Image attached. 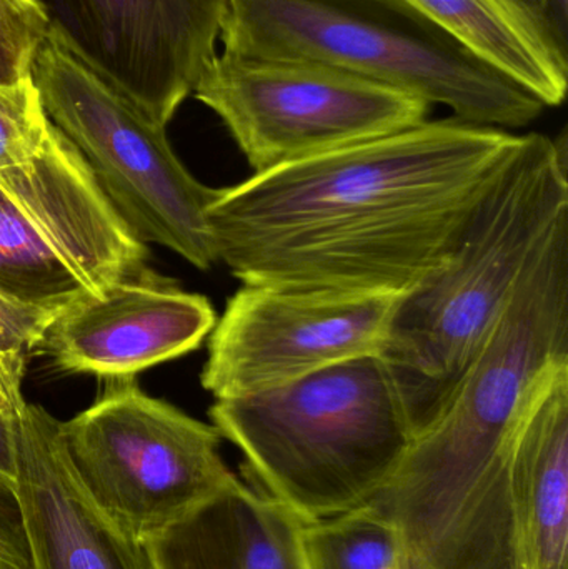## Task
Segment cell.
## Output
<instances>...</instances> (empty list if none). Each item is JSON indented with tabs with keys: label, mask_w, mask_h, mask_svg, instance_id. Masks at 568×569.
Returning a JSON list of instances; mask_svg holds the SVG:
<instances>
[{
	"label": "cell",
	"mask_w": 568,
	"mask_h": 569,
	"mask_svg": "<svg viewBox=\"0 0 568 569\" xmlns=\"http://www.w3.org/2000/svg\"><path fill=\"white\" fill-rule=\"evenodd\" d=\"M23 371L10 365L6 358L0 357V411L17 417L26 407L20 383H22Z\"/></svg>",
	"instance_id": "obj_24"
},
{
	"label": "cell",
	"mask_w": 568,
	"mask_h": 569,
	"mask_svg": "<svg viewBox=\"0 0 568 569\" xmlns=\"http://www.w3.org/2000/svg\"><path fill=\"white\" fill-rule=\"evenodd\" d=\"M16 488L36 569H147L142 545L90 498L73 470L62 421L26 403L17 415Z\"/></svg>",
	"instance_id": "obj_13"
},
{
	"label": "cell",
	"mask_w": 568,
	"mask_h": 569,
	"mask_svg": "<svg viewBox=\"0 0 568 569\" xmlns=\"http://www.w3.org/2000/svg\"><path fill=\"white\" fill-rule=\"evenodd\" d=\"M520 137L419 123L220 189L217 262L243 284L403 297L444 269Z\"/></svg>",
	"instance_id": "obj_1"
},
{
	"label": "cell",
	"mask_w": 568,
	"mask_h": 569,
	"mask_svg": "<svg viewBox=\"0 0 568 569\" xmlns=\"http://www.w3.org/2000/svg\"><path fill=\"white\" fill-rule=\"evenodd\" d=\"M32 80L50 122L86 160L132 232L209 270L217 257L207 209L220 189L203 186L183 167L166 127L49 32L33 59Z\"/></svg>",
	"instance_id": "obj_6"
},
{
	"label": "cell",
	"mask_w": 568,
	"mask_h": 569,
	"mask_svg": "<svg viewBox=\"0 0 568 569\" xmlns=\"http://www.w3.org/2000/svg\"><path fill=\"white\" fill-rule=\"evenodd\" d=\"M400 298L243 284L210 331L202 387L216 400L247 397L380 357Z\"/></svg>",
	"instance_id": "obj_9"
},
{
	"label": "cell",
	"mask_w": 568,
	"mask_h": 569,
	"mask_svg": "<svg viewBox=\"0 0 568 569\" xmlns=\"http://www.w3.org/2000/svg\"><path fill=\"white\" fill-rule=\"evenodd\" d=\"M568 370V227L517 287L442 413L370 501L429 569H517L509 467L517 435Z\"/></svg>",
	"instance_id": "obj_2"
},
{
	"label": "cell",
	"mask_w": 568,
	"mask_h": 569,
	"mask_svg": "<svg viewBox=\"0 0 568 569\" xmlns=\"http://www.w3.org/2000/svg\"><path fill=\"white\" fill-rule=\"evenodd\" d=\"M216 323L209 298L156 276L112 284L62 308L40 347L59 370L112 380L197 350Z\"/></svg>",
	"instance_id": "obj_11"
},
{
	"label": "cell",
	"mask_w": 568,
	"mask_h": 569,
	"mask_svg": "<svg viewBox=\"0 0 568 569\" xmlns=\"http://www.w3.org/2000/svg\"><path fill=\"white\" fill-rule=\"evenodd\" d=\"M0 569H36L16 483L0 475Z\"/></svg>",
	"instance_id": "obj_23"
},
{
	"label": "cell",
	"mask_w": 568,
	"mask_h": 569,
	"mask_svg": "<svg viewBox=\"0 0 568 569\" xmlns=\"http://www.w3.org/2000/svg\"><path fill=\"white\" fill-rule=\"evenodd\" d=\"M50 36L166 127L216 56L229 0H33Z\"/></svg>",
	"instance_id": "obj_10"
},
{
	"label": "cell",
	"mask_w": 568,
	"mask_h": 569,
	"mask_svg": "<svg viewBox=\"0 0 568 569\" xmlns=\"http://www.w3.org/2000/svg\"><path fill=\"white\" fill-rule=\"evenodd\" d=\"M549 56L568 70V0H506Z\"/></svg>",
	"instance_id": "obj_22"
},
{
	"label": "cell",
	"mask_w": 568,
	"mask_h": 569,
	"mask_svg": "<svg viewBox=\"0 0 568 569\" xmlns=\"http://www.w3.org/2000/svg\"><path fill=\"white\" fill-rule=\"evenodd\" d=\"M47 32L46 17L33 0H0V83L13 86L32 77Z\"/></svg>",
	"instance_id": "obj_20"
},
{
	"label": "cell",
	"mask_w": 568,
	"mask_h": 569,
	"mask_svg": "<svg viewBox=\"0 0 568 569\" xmlns=\"http://www.w3.org/2000/svg\"><path fill=\"white\" fill-rule=\"evenodd\" d=\"M307 569H429L402 530L372 505L302 527Z\"/></svg>",
	"instance_id": "obj_18"
},
{
	"label": "cell",
	"mask_w": 568,
	"mask_h": 569,
	"mask_svg": "<svg viewBox=\"0 0 568 569\" xmlns=\"http://www.w3.org/2000/svg\"><path fill=\"white\" fill-rule=\"evenodd\" d=\"M220 40L223 52L353 73L472 126L510 132L547 109L406 0H229Z\"/></svg>",
	"instance_id": "obj_5"
},
{
	"label": "cell",
	"mask_w": 568,
	"mask_h": 569,
	"mask_svg": "<svg viewBox=\"0 0 568 569\" xmlns=\"http://www.w3.org/2000/svg\"><path fill=\"white\" fill-rule=\"evenodd\" d=\"M0 183L93 293L156 277L147 270L146 243L52 122L39 153L22 166L0 170Z\"/></svg>",
	"instance_id": "obj_12"
},
{
	"label": "cell",
	"mask_w": 568,
	"mask_h": 569,
	"mask_svg": "<svg viewBox=\"0 0 568 569\" xmlns=\"http://www.w3.org/2000/svg\"><path fill=\"white\" fill-rule=\"evenodd\" d=\"M566 227V133H526L447 266L397 305L380 358L399 388L413 438L442 413L524 276Z\"/></svg>",
	"instance_id": "obj_3"
},
{
	"label": "cell",
	"mask_w": 568,
	"mask_h": 569,
	"mask_svg": "<svg viewBox=\"0 0 568 569\" xmlns=\"http://www.w3.org/2000/svg\"><path fill=\"white\" fill-rule=\"evenodd\" d=\"M56 315L0 293V357L26 370L27 355L42 345Z\"/></svg>",
	"instance_id": "obj_21"
},
{
	"label": "cell",
	"mask_w": 568,
	"mask_h": 569,
	"mask_svg": "<svg viewBox=\"0 0 568 569\" xmlns=\"http://www.w3.org/2000/svg\"><path fill=\"white\" fill-rule=\"evenodd\" d=\"M0 293L42 310L93 293L0 183Z\"/></svg>",
	"instance_id": "obj_17"
},
{
	"label": "cell",
	"mask_w": 568,
	"mask_h": 569,
	"mask_svg": "<svg viewBox=\"0 0 568 569\" xmlns=\"http://www.w3.org/2000/svg\"><path fill=\"white\" fill-rule=\"evenodd\" d=\"M209 417L242 451L253 487L307 523L370 505L413 441L399 388L380 357L216 400Z\"/></svg>",
	"instance_id": "obj_4"
},
{
	"label": "cell",
	"mask_w": 568,
	"mask_h": 569,
	"mask_svg": "<svg viewBox=\"0 0 568 569\" xmlns=\"http://www.w3.org/2000/svg\"><path fill=\"white\" fill-rule=\"evenodd\" d=\"M470 52L539 97L547 109L566 99L568 70L536 39L506 0H406Z\"/></svg>",
	"instance_id": "obj_16"
},
{
	"label": "cell",
	"mask_w": 568,
	"mask_h": 569,
	"mask_svg": "<svg viewBox=\"0 0 568 569\" xmlns=\"http://www.w3.org/2000/svg\"><path fill=\"white\" fill-rule=\"evenodd\" d=\"M193 96L219 116L253 173L410 129L420 97L303 60L216 53Z\"/></svg>",
	"instance_id": "obj_8"
},
{
	"label": "cell",
	"mask_w": 568,
	"mask_h": 569,
	"mask_svg": "<svg viewBox=\"0 0 568 569\" xmlns=\"http://www.w3.org/2000/svg\"><path fill=\"white\" fill-rule=\"evenodd\" d=\"M303 523L239 481L143 541L147 569H307Z\"/></svg>",
	"instance_id": "obj_14"
},
{
	"label": "cell",
	"mask_w": 568,
	"mask_h": 569,
	"mask_svg": "<svg viewBox=\"0 0 568 569\" xmlns=\"http://www.w3.org/2000/svg\"><path fill=\"white\" fill-rule=\"evenodd\" d=\"M62 437L77 477L97 507L142 545L220 491L239 483L222 455V435L112 378L102 397Z\"/></svg>",
	"instance_id": "obj_7"
},
{
	"label": "cell",
	"mask_w": 568,
	"mask_h": 569,
	"mask_svg": "<svg viewBox=\"0 0 568 569\" xmlns=\"http://www.w3.org/2000/svg\"><path fill=\"white\" fill-rule=\"evenodd\" d=\"M509 511L517 569H568V370L517 435Z\"/></svg>",
	"instance_id": "obj_15"
},
{
	"label": "cell",
	"mask_w": 568,
	"mask_h": 569,
	"mask_svg": "<svg viewBox=\"0 0 568 569\" xmlns=\"http://www.w3.org/2000/svg\"><path fill=\"white\" fill-rule=\"evenodd\" d=\"M17 417L0 411V475L16 483Z\"/></svg>",
	"instance_id": "obj_25"
},
{
	"label": "cell",
	"mask_w": 568,
	"mask_h": 569,
	"mask_svg": "<svg viewBox=\"0 0 568 569\" xmlns=\"http://www.w3.org/2000/svg\"><path fill=\"white\" fill-rule=\"evenodd\" d=\"M50 120L32 77L0 83V170L29 162L49 136Z\"/></svg>",
	"instance_id": "obj_19"
}]
</instances>
